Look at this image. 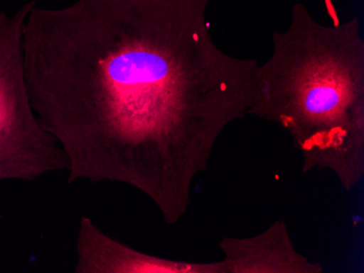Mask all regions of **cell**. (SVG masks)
Segmentation results:
<instances>
[{
    "label": "cell",
    "mask_w": 364,
    "mask_h": 273,
    "mask_svg": "<svg viewBox=\"0 0 364 273\" xmlns=\"http://www.w3.org/2000/svg\"><path fill=\"white\" fill-rule=\"evenodd\" d=\"M213 0L36 4L22 28L31 105L69 184L122 183L175 225L227 126L247 115L257 60L223 52Z\"/></svg>",
    "instance_id": "obj_1"
},
{
    "label": "cell",
    "mask_w": 364,
    "mask_h": 273,
    "mask_svg": "<svg viewBox=\"0 0 364 273\" xmlns=\"http://www.w3.org/2000/svg\"><path fill=\"white\" fill-rule=\"evenodd\" d=\"M36 4L0 12V182H34L68 168L63 148L33 110L24 79L22 28Z\"/></svg>",
    "instance_id": "obj_3"
},
{
    "label": "cell",
    "mask_w": 364,
    "mask_h": 273,
    "mask_svg": "<svg viewBox=\"0 0 364 273\" xmlns=\"http://www.w3.org/2000/svg\"><path fill=\"white\" fill-rule=\"evenodd\" d=\"M225 273H323L324 267L296 250L285 220L250 238H223L218 243Z\"/></svg>",
    "instance_id": "obj_5"
},
{
    "label": "cell",
    "mask_w": 364,
    "mask_h": 273,
    "mask_svg": "<svg viewBox=\"0 0 364 273\" xmlns=\"http://www.w3.org/2000/svg\"><path fill=\"white\" fill-rule=\"evenodd\" d=\"M257 63L247 115L283 128L302 157V172H332L346 191L364 178V40L358 18L320 23L304 4L289 28L274 32Z\"/></svg>",
    "instance_id": "obj_2"
},
{
    "label": "cell",
    "mask_w": 364,
    "mask_h": 273,
    "mask_svg": "<svg viewBox=\"0 0 364 273\" xmlns=\"http://www.w3.org/2000/svg\"><path fill=\"white\" fill-rule=\"evenodd\" d=\"M75 273H225L220 262H180L153 256L112 238L82 216L75 240Z\"/></svg>",
    "instance_id": "obj_4"
}]
</instances>
